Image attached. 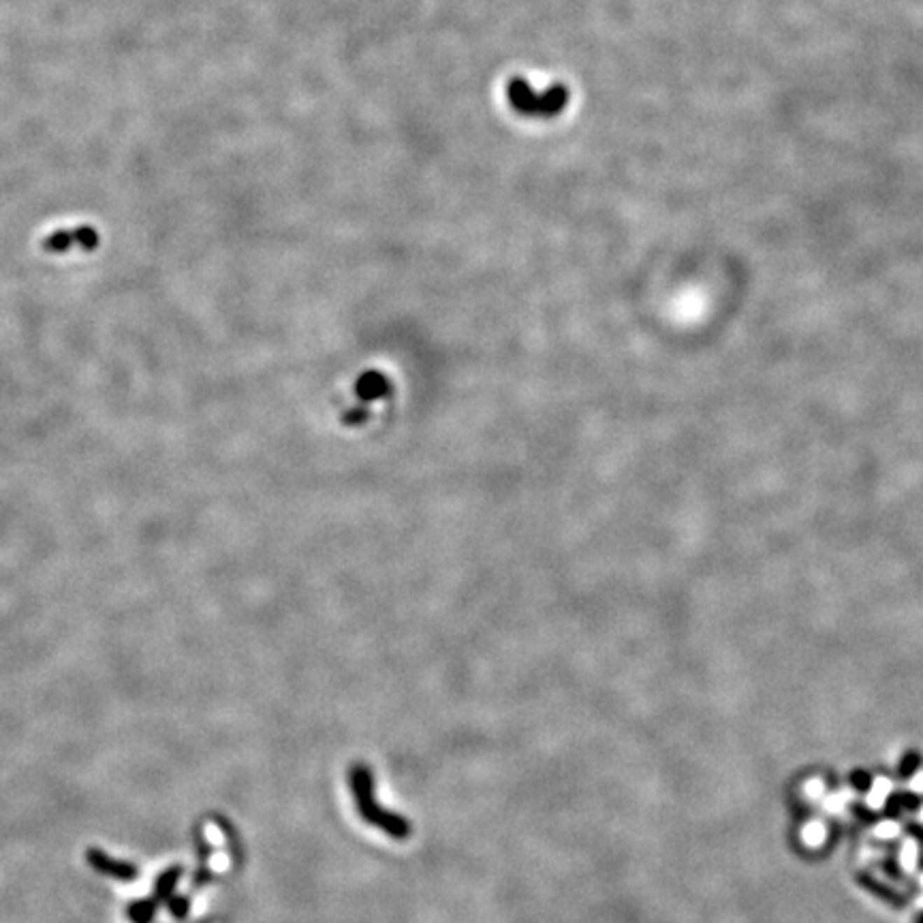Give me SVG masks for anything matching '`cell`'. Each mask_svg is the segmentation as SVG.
I'll list each match as a JSON object with an SVG mask.
<instances>
[{"label": "cell", "mask_w": 923, "mask_h": 923, "mask_svg": "<svg viewBox=\"0 0 923 923\" xmlns=\"http://www.w3.org/2000/svg\"><path fill=\"white\" fill-rule=\"evenodd\" d=\"M46 250L48 253H67L73 246H81V248H95L97 246V233L90 227H75L71 231H58L54 235H50L46 240Z\"/></svg>", "instance_id": "obj_1"}]
</instances>
